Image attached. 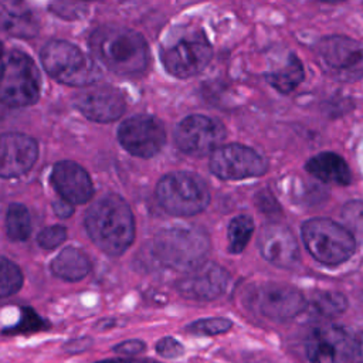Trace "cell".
Segmentation results:
<instances>
[{
	"label": "cell",
	"mask_w": 363,
	"mask_h": 363,
	"mask_svg": "<svg viewBox=\"0 0 363 363\" xmlns=\"http://www.w3.org/2000/svg\"><path fill=\"white\" fill-rule=\"evenodd\" d=\"M146 349L145 342L139 339H129L125 342H121L113 346V352L118 354H125V356H136L142 353Z\"/></svg>",
	"instance_id": "obj_34"
},
{
	"label": "cell",
	"mask_w": 363,
	"mask_h": 363,
	"mask_svg": "<svg viewBox=\"0 0 363 363\" xmlns=\"http://www.w3.org/2000/svg\"><path fill=\"white\" fill-rule=\"evenodd\" d=\"M126 363H160L157 360H153V359H147V357H132V359H128Z\"/></svg>",
	"instance_id": "obj_38"
},
{
	"label": "cell",
	"mask_w": 363,
	"mask_h": 363,
	"mask_svg": "<svg viewBox=\"0 0 363 363\" xmlns=\"http://www.w3.org/2000/svg\"><path fill=\"white\" fill-rule=\"evenodd\" d=\"M38 157L37 142L23 133H4L0 142V176L11 179L27 173Z\"/></svg>",
	"instance_id": "obj_18"
},
{
	"label": "cell",
	"mask_w": 363,
	"mask_h": 363,
	"mask_svg": "<svg viewBox=\"0 0 363 363\" xmlns=\"http://www.w3.org/2000/svg\"><path fill=\"white\" fill-rule=\"evenodd\" d=\"M208 250V234L199 225L166 227L152 242V252L162 265L186 272L206 262Z\"/></svg>",
	"instance_id": "obj_3"
},
{
	"label": "cell",
	"mask_w": 363,
	"mask_h": 363,
	"mask_svg": "<svg viewBox=\"0 0 363 363\" xmlns=\"http://www.w3.org/2000/svg\"><path fill=\"white\" fill-rule=\"evenodd\" d=\"M231 326H233V322L230 319L217 316V318H204V319L194 320L186 326V330L194 335L213 336V335H220L230 330Z\"/></svg>",
	"instance_id": "obj_28"
},
{
	"label": "cell",
	"mask_w": 363,
	"mask_h": 363,
	"mask_svg": "<svg viewBox=\"0 0 363 363\" xmlns=\"http://www.w3.org/2000/svg\"><path fill=\"white\" fill-rule=\"evenodd\" d=\"M210 170L223 180L258 177L267 172V160L252 147L230 143L217 147L210 157Z\"/></svg>",
	"instance_id": "obj_12"
},
{
	"label": "cell",
	"mask_w": 363,
	"mask_h": 363,
	"mask_svg": "<svg viewBox=\"0 0 363 363\" xmlns=\"http://www.w3.org/2000/svg\"><path fill=\"white\" fill-rule=\"evenodd\" d=\"M67 240V228L55 224L43 228L37 235V242L44 250H54Z\"/></svg>",
	"instance_id": "obj_30"
},
{
	"label": "cell",
	"mask_w": 363,
	"mask_h": 363,
	"mask_svg": "<svg viewBox=\"0 0 363 363\" xmlns=\"http://www.w3.org/2000/svg\"><path fill=\"white\" fill-rule=\"evenodd\" d=\"M52 210L57 217L60 218H68L74 214V204L64 200V199H57L52 201Z\"/></svg>",
	"instance_id": "obj_36"
},
{
	"label": "cell",
	"mask_w": 363,
	"mask_h": 363,
	"mask_svg": "<svg viewBox=\"0 0 363 363\" xmlns=\"http://www.w3.org/2000/svg\"><path fill=\"white\" fill-rule=\"evenodd\" d=\"M347 308L345 295L336 291H318L309 301L311 313L320 319H332L342 315Z\"/></svg>",
	"instance_id": "obj_24"
},
{
	"label": "cell",
	"mask_w": 363,
	"mask_h": 363,
	"mask_svg": "<svg viewBox=\"0 0 363 363\" xmlns=\"http://www.w3.org/2000/svg\"><path fill=\"white\" fill-rule=\"evenodd\" d=\"M303 79V67L295 54L286 57L285 64L277 69L267 74V81L279 92H292Z\"/></svg>",
	"instance_id": "obj_23"
},
{
	"label": "cell",
	"mask_w": 363,
	"mask_h": 363,
	"mask_svg": "<svg viewBox=\"0 0 363 363\" xmlns=\"http://www.w3.org/2000/svg\"><path fill=\"white\" fill-rule=\"evenodd\" d=\"M23 274L17 264H14L7 257H1L0 265V296L7 298L16 292L23 285Z\"/></svg>",
	"instance_id": "obj_27"
},
{
	"label": "cell",
	"mask_w": 363,
	"mask_h": 363,
	"mask_svg": "<svg viewBox=\"0 0 363 363\" xmlns=\"http://www.w3.org/2000/svg\"><path fill=\"white\" fill-rule=\"evenodd\" d=\"M166 71L176 78H190L201 72L213 57V50L206 35L196 28L182 30L164 43L160 51Z\"/></svg>",
	"instance_id": "obj_7"
},
{
	"label": "cell",
	"mask_w": 363,
	"mask_h": 363,
	"mask_svg": "<svg viewBox=\"0 0 363 363\" xmlns=\"http://www.w3.org/2000/svg\"><path fill=\"white\" fill-rule=\"evenodd\" d=\"M45 328L44 319H41L35 311L30 308L21 309V316L20 320L14 328H10L9 330L13 333H30V332H38Z\"/></svg>",
	"instance_id": "obj_31"
},
{
	"label": "cell",
	"mask_w": 363,
	"mask_h": 363,
	"mask_svg": "<svg viewBox=\"0 0 363 363\" xmlns=\"http://www.w3.org/2000/svg\"><path fill=\"white\" fill-rule=\"evenodd\" d=\"M305 169L309 174L325 183H335L339 186H347L352 180V173L342 156L333 152H322L312 156Z\"/></svg>",
	"instance_id": "obj_20"
},
{
	"label": "cell",
	"mask_w": 363,
	"mask_h": 363,
	"mask_svg": "<svg viewBox=\"0 0 363 363\" xmlns=\"http://www.w3.org/2000/svg\"><path fill=\"white\" fill-rule=\"evenodd\" d=\"M89 50L111 71L138 75L145 71L149 50L145 38L126 27L101 26L89 35Z\"/></svg>",
	"instance_id": "obj_2"
},
{
	"label": "cell",
	"mask_w": 363,
	"mask_h": 363,
	"mask_svg": "<svg viewBox=\"0 0 363 363\" xmlns=\"http://www.w3.org/2000/svg\"><path fill=\"white\" fill-rule=\"evenodd\" d=\"M118 140L130 155L149 159L157 155L166 143L163 123L150 115H136L123 121L118 129Z\"/></svg>",
	"instance_id": "obj_14"
},
{
	"label": "cell",
	"mask_w": 363,
	"mask_h": 363,
	"mask_svg": "<svg viewBox=\"0 0 363 363\" xmlns=\"http://www.w3.org/2000/svg\"><path fill=\"white\" fill-rule=\"evenodd\" d=\"M254 233V221L247 214H240L234 217L227 227L228 252L240 254L248 244Z\"/></svg>",
	"instance_id": "obj_26"
},
{
	"label": "cell",
	"mask_w": 363,
	"mask_h": 363,
	"mask_svg": "<svg viewBox=\"0 0 363 363\" xmlns=\"http://www.w3.org/2000/svg\"><path fill=\"white\" fill-rule=\"evenodd\" d=\"M305 352L312 363H353L356 359L354 339L337 325H322L311 330Z\"/></svg>",
	"instance_id": "obj_13"
},
{
	"label": "cell",
	"mask_w": 363,
	"mask_h": 363,
	"mask_svg": "<svg viewBox=\"0 0 363 363\" xmlns=\"http://www.w3.org/2000/svg\"><path fill=\"white\" fill-rule=\"evenodd\" d=\"M40 89V72L34 61L21 51H6L0 86L1 101L11 108L28 106L38 101Z\"/></svg>",
	"instance_id": "obj_8"
},
{
	"label": "cell",
	"mask_w": 363,
	"mask_h": 363,
	"mask_svg": "<svg viewBox=\"0 0 363 363\" xmlns=\"http://www.w3.org/2000/svg\"><path fill=\"white\" fill-rule=\"evenodd\" d=\"M354 345H356V357H359V360L363 362V332H360L354 337Z\"/></svg>",
	"instance_id": "obj_37"
},
{
	"label": "cell",
	"mask_w": 363,
	"mask_h": 363,
	"mask_svg": "<svg viewBox=\"0 0 363 363\" xmlns=\"http://www.w3.org/2000/svg\"><path fill=\"white\" fill-rule=\"evenodd\" d=\"M41 62L51 78L69 86H88L101 77L95 61L64 40L50 41L41 51Z\"/></svg>",
	"instance_id": "obj_6"
},
{
	"label": "cell",
	"mask_w": 363,
	"mask_h": 363,
	"mask_svg": "<svg viewBox=\"0 0 363 363\" xmlns=\"http://www.w3.org/2000/svg\"><path fill=\"white\" fill-rule=\"evenodd\" d=\"M6 231L7 237L14 241H26L31 234V217L26 206L20 203H11L6 214Z\"/></svg>",
	"instance_id": "obj_25"
},
{
	"label": "cell",
	"mask_w": 363,
	"mask_h": 363,
	"mask_svg": "<svg viewBox=\"0 0 363 363\" xmlns=\"http://www.w3.org/2000/svg\"><path fill=\"white\" fill-rule=\"evenodd\" d=\"M75 106L79 112L94 122H113L122 116L126 102L119 89L101 85L79 92L75 96Z\"/></svg>",
	"instance_id": "obj_16"
},
{
	"label": "cell",
	"mask_w": 363,
	"mask_h": 363,
	"mask_svg": "<svg viewBox=\"0 0 363 363\" xmlns=\"http://www.w3.org/2000/svg\"><path fill=\"white\" fill-rule=\"evenodd\" d=\"M342 218L353 234L363 238V200L347 201L342 208Z\"/></svg>",
	"instance_id": "obj_29"
},
{
	"label": "cell",
	"mask_w": 363,
	"mask_h": 363,
	"mask_svg": "<svg viewBox=\"0 0 363 363\" xmlns=\"http://www.w3.org/2000/svg\"><path fill=\"white\" fill-rule=\"evenodd\" d=\"M156 352L163 357H179L184 353L183 345L172 336H164L156 343Z\"/></svg>",
	"instance_id": "obj_32"
},
{
	"label": "cell",
	"mask_w": 363,
	"mask_h": 363,
	"mask_svg": "<svg viewBox=\"0 0 363 363\" xmlns=\"http://www.w3.org/2000/svg\"><path fill=\"white\" fill-rule=\"evenodd\" d=\"M258 248L261 255L279 268H294L299 262V247L292 231L279 223L267 224L259 237Z\"/></svg>",
	"instance_id": "obj_17"
},
{
	"label": "cell",
	"mask_w": 363,
	"mask_h": 363,
	"mask_svg": "<svg viewBox=\"0 0 363 363\" xmlns=\"http://www.w3.org/2000/svg\"><path fill=\"white\" fill-rule=\"evenodd\" d=\"M86 1H98V0H86Z\"/></svg>",
	"instance_id": "obj_41"
},
{
	"label": "cell",
	"mask_w": 363,
	"mask_h": 363,
	"mask_svg": "<svg viewBox=\"0 0 363 363\" xmlns=\"http://www.w3.org/2000/svg\"><path fill=\"white\" fill-rule=\"evenodd\" d=\"M301 233L306 250L320 264L336 267L356 251L354 234L330 218H309L302 224Z\"/></svg>",
	"instance_id": "obj_5"
},
{
	"label": "cell",
	"mask_w": 363,
	"mask_h": 363,
	"mask_svg": "<svg viewBox=\"0 0 363 363\" xmlns=\"http://www.w3.org/2000/svg\"><path fill=\"white\" fill-rule=\"evenodd\" d=\"M252 309L272 320H288L298 316L308 302L301 291L281 282H262L248 292Z\"/></svg>",
	"instance_id": "obj_10"
},
{
	"label": "cell",
	"mask_w": 363,
	"mask_h": 363,
	"mask_svg": "<svg viewBox=\"0 0 363 363\" xmlns=\"http://www.w3.org/2000/svg\"><path fill=\"white\" fill-rule=\"evenodd\" d=\"M1 23L10 35L31 37L37 33V21L24 0H3Z\"/></svg>",
	"instance_id": "obj_21"
},
{
	"label": "cell",
	"mask_w": 363,
	"mask_h": 363,
	"mask_svg": "<svg viewBox=\"0 0 363 363\" xmlns=\"http://www.w3.org/2000/svg\"><path fill=\"white\" fill-rule=\"evenodd\" d=\"M225 139L224 125L210 116L190 115L174 130V143L186 155L201 157L213 153Z\"/></svg>",
	"instance_id": "obj_11"
},
{
	"label": "cell",
	"mask_w": 363,
	"mask_h": 363,
	"mask_svg": "<svg viewBox=\"0 0 363 363\" xmlns=\"http://www.w3.org/2000/svg\"><path fill=\"white\" fill-rule=\"evenodd\" d=\"M323 1H342V0H323Z\"/></svg>",
	"instance_id": "obj_40"
},
{
	"label": "cell",
	"mask_w": 363,
	"mask_h": 363,
	"mask_svg": "<svg viewBox=\"0 0 363 363\" xmlns=\"http://www.w3.org/2000/svg\"><path fill=\"white\" fill-rule=\"evenodd\" d=\"M91 271V261L88 255L77 248L67 247L64 248L52 261L51 272L64 281L75 282L85 278Z\"/></svg>",
	"instance_id": "obj_22"
},
{
	"label": "cell",
	"mask_w": 363,
	"mask_h": 363,
	"mask_svg": "<svg viewBox=\"0 0 363 363\" xmlns=\"http://www.w3.org/2000/svg\"><path fill=\"white\" fill-rule=\"evenodd\" d=\"M156 197L162 208L176 217H191L210 203L207 183L193 172L177 170L164 174L156 186Z\"/></svg>",
	"instance_id": "obj_4"
},
{
	"label": "cell",
	"mask_w": 363,
	"mask_h": 363,
	"mask_svg": "<svg viewBox=\"0 0 363 363\" xmlns=\"http://www.w3.org/2000/svg\"><path fill=\"white\" fill-rule=\"evenodd\" d=\"M230 282V274L216 262H203L176 282V291L186 299L214 301Z\"/></svg>",
	"instance_id": "obj_15"
},
{
	"label": "cell",
	"mask_w": 363,
	"mask_h": 363,
	"mask_svg": "<svg viewBox=\"0 0 363 363\" xmlns=\"http://www.w3.org/2000/svg\"><path fill=\"white\" fill-rule=\"evenodd\" d=\"M315 54L322 69L337 81L363 78V45L345 35L323 37L315 45Z\"/></svg>",
	"instance_id": "obj_9"
},
{
	"label": "cell",
	"mask_w": 363,
	"mask_h": 363,
	"mask_svg": "<svg viewBox=\"0 0 363 363\" xmlns=\"http://www.w3.org/2000/svg\"><path fill=\"white\" fill-rule=\"evenodd\" d=\"M84 223L88 237L108 255L119 257L133 242V213L129 204L115 193L104 194L92 201Z\"/></svg>",
	"instance_id": "obj_1"
},
{
	"label": "cell",
	"mask_w": 363,
	"mask_h": 363,
	"mask_svg": "<svg viewBox=\"0 0 363 363\" xmlns=\"http://www.w3.org/2000/svg\"><path fill=\"white\" fill-rule=\"evenodd\" d=\"M92 345V339L89 336H81V337H75L68 340L62 349L69 353V354H77V353H82L86 349H89Z\"/></svg>",
	"instance_id": "obj_35"
},
{
	"label": "cell",
	"mask_w": 363,
	"mask_h": 363,
	"mask_svg": "<svg viewBox=\"0 0 363 363\" xmlns=\"http://www.w3.org/2000/svg\"><path fill=\"white\" fill-rule=\"evenodd\" d=\"M255 204L259 208V211H264L268 214L279 213V206H278L275 197L268 190H262V191L257 193Z\"/></svg>",
	"instance_id": "obj_33"
},
{
	"label": "cell",
	"mask_w": 363,
	"mask_h": 363,
	"mask_svg": "<svg viewBox=\"0 0 363 363\" xmlns=\"http://www.w3.org/2000/svg\"><path fill=\"white\" fill-rule=\"evenodd\" d=\"M95 363H126L125 360H119V359H105V360H99Z\"/></svg>",
	"instance_id": "obj_39"
},
{
	"label": "cell",
	"mask_w": 363,
	"mask_h": 363,
	"mask_svg": "<svg viewBox=\"0 0 363 363\" xmlns=\"http://www.w3.org/2000/svg\"><path fill=\"white\" fill-rule=\"evenodd\" d=\"M51 183L58 196L72 204H84L94 196V184L88 172L72 160L54 164Z\"/></svg>",
	"instance_id": "obj_19"
}]
</instances>
